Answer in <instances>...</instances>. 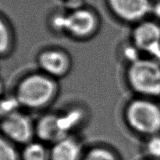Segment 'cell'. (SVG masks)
<instances>
[{
    "instance_id": "obj_1",
    "label": "cell",
    "mask_w": 160,
    "mask_h": 160,
    "mask_svg": "<svg viewBox=\"0 0 160 160\" xmlns=\"http://www.w3.org/2000/svg\"><path fill=\"white\" fill-rule=\"evenodd\" d=\"M59 93L58 80L38 70L22 78L17 84L14 95L20 107L32 111H41L51 106Z\"/></svg>"
},
{
    "instance_id": "obj_2",
    "label": "cell",
    "mask_w": 160,
    "mask_h": 160,
    "mask_svg": "<svg viewBox=\"0 0 160 160\" xmlns=\"http://www.w3.org/2000/svg\"><path fill=\"white\" fill-rule=\"evenodd\" d=\"M123 120L134 134L144 138L160 134V103L158 99L136 96L123 109Z\"/></svg>"
},
{
    "instance_id": "obj_3",
    "label": "cell",
    "mask_w": 160,
    "mask_h": 160,
    "mask_svg": "<svg viewBox=\"0 0 160 160\" xmlns=\"http://www.w3.org/2000/svg\"><path fill=\"white\" fill-rule=\"evenodd\" d=\"M125 78L136 96L160 98V63L157 61L143 56L127 66Z\"/></svg>"
},
{
    "instance_id": "obj_4",
    "label": "cell",
    "mask_w": 160,
    "mask_h": 160,
    "mask_svg": "<svg viewBox=\"0 0 160 160\" xmlns=\"http://www.w3.org/2000/svg\"><path fill=\"white\" fill-rule=\"evenodd\" d=\"M101 21L95 11L85 7L67 11L65 35L76 41L90 40L96 35Z\"/></svg>"
},
{
    "instance_id": "obj_5",
    "label": "cell",
    "mask_w": 160,
    "mask_h": 160,
    "mask_svg": "<svg viewBox=\"0 0 160 160\" xmlns=\"http://www.w3.org/2000/svg\"><path fill=\"white\" fill-rule=\"evenodd\" d=\"M131 42L146 57L160 63V23L146 19L133 27Z\"/></svg>"
},
{
    "instance_id": "obj_6",
    "label": "cell",
    "mask_w": 160,
    "mask_h": 160,
    "mask_svg": "<svg viewBox=\"0 0 160 160\" xmlns=\"http://www.w3.org/2000/svg\"><path fill=\"white\" fill-rule=\"evenodd\" d=\"M39 71L56 80L65 78L73 67V59L67 51L59 47L41 50L36 57Z\"/></svg>"
},
{
    "instance_id": "obj_7",
    "label": "cell",
    "mask_w": 160,
    "mask_h": 160,
    "mask_svg": "<svg viewBox=\"0 0 160 160\" xmlns=\"http://www.w3.org/2000/svg\"><path fill=\"white\" fill-rule=\"evenodd\" d=\"M5 138L16 145H25L35 139V121L20 110L1 120Z\"/></svg>"
},
{
    "instance_id": "obj_8",
    "label": "cell",
    "mask_w": 160,
    "mask_h": 160,
    "mask_svg": "<svg viewBox=\"0 0 160 160\" xmlns=\"http://www.w3.org/2000/svg\"><path fill=\"white\" fill-rule=\"evenodd\" d=\"M112 13L120 21L134 25L150 17L151 0H107Z\"/></svg>"
},
{
    "instance_id": "obj_9",
    "label": "cell",
    "mask_w": 160,
    "mask_h": 160,
    "mask_svg": "<svg viewBox=\"0 0 160 160\" xmlns=\"http://www.w3.org/2000/svg\"><path fill=\"white\" fill-rule=\"evenodd\" d=\"M86 148L81 138L67 136L49 146V160H83Z\"/></svg>"
},
{
    "instance_id": "obj_10",
    "label": "cell",
    "mask_w": 160,
    "mask_h": 160,
    "mask_svg": "<svg viewBox=\"0 0 160 160\" xmlns=\"http://www.w3.org/2000/svg\"><path fill=\"white\" fill-rule=\"evenodd\" d=\"M58 123L66 137L75 135L88 119V112L83 106L75 105L56 111Z\"/></svg>"
},
{
    "instance_id": "obj_11",
    "label": "cell",
    "mask_w": 160,
    "mask_h": 160,
    "mask_svg": "<svg viewBox=\"0 0 160 160\" xmlns=\"http://www.w3.org/2000/svg\"><path fill=\"white\" fill-rule=\"evenodd\" d=\"M66 138L59 128L56 112H47L35 120V139L52 145Z\"/></svg>"
},
{
    "instance_id": "obj_12",
    "label": "cell",
    "mask_w": 160,
    "mask_h": 160,
    "mask_svg": "<svg viewBox=\"0 0 160 160\" xmlns=\"http://www.w3.org/2000/svg\"><path fill=\"white\" fill-rule=\"evenodd\" d=\"M20 160H49V145L34 139L23 145Z\"/></svg>"
},
{
    "instance_id": "obj_13",
    "label": "cell",
    "mask_w": 160,
    "mask_h": 160,
    "mask_svg": "<svg viewBox=\"0 0 160 160\" xmlns=\"http://www.w3.org/2000/svg\"><path fill=\"white\" fill-rule=\"evenodd\" d=\"M83 160H122V158L108 145H95L86 148Z\"/></svg>"
},
{
    "instance_id": "obj_14",
    "label": "cell",
    "mask_w": 160,
    "mask_h": 160,
    "mask_svg": "<svg viewBox=\"0 0 160 160\" xmlns=\"http://www.w3.org/2000/svg\"><path fill=\"white\" fill-rule=\"evenodd\" d=\"M119 52L120 58L126 66L138 60L144 56L140 50L131 42V40L129 42L122 44Z\"/></svg>"
},
{
    "instance_id": "obj_15",
    "label": "cell",
    "mask_w": 160,
    "mask_h": 160,
    "mask_svg": "<svg viewBox=\"0 0 160 160\" xmlns=\"http://www.w3.org/2000/svg\"><path fill=\"white\" fill-rule=\"evenodd\" d=\"M143 152L147 159H160V134L145 138Z\"/></svg>"
},
{
    "instance_id": "obj_16",
    "label": "cell",
    "mask_w": 160,
    "mask_h": 160,
    "mask_svg": "<svg viewBox=\"0 0 160 160\" xmlns=\"http://www.w3.org/2000/svg\"><path fill=\"white\" fill-rule=\"evenodd\" d=\"M12 46V34L9 25L0 17V55L9 52Z\"/></svg>"
},
{
    "instance_id": "obj_17",
    "label": "cell",
    "mask_w": 160,
    "mask_h": 160,
    "mask_svg": "<svg viewBox=\"0 0 160 160\" xmlns=\"http://www.w3.org/2000/svg\"><path fill=\"white\" fill-rule=\"evenodd\" d=\"M14 145L6 138L0 136V160H20V152Z\"/></svg>"
},
{
    "instance_id": "obj_18",
    "label": "cell",
    "mask_w": 160,
    "mask_h": 160,
    "mask_svg": "<svg viewBox=\"0 0 160 160\" xmlns=\"http://www.w3.org/2000/svg\"><path fill=\"white\" fill-rule=\"evenodd\" d=\"M20 106L15 95L1 98L0 97V120L19 110Z\"/></svg>"
},
{
    "instance_id": "obj_19",
    "label": "cell",
    "mask_w": 160,
    "mask_h": 160,
    "mask_svg": "<svg viewBox=\"0 0 160 160\" xmlns=\"http://www.w3.org/2000/svg\"><path fill=\"white\" fill-rule=\"evenodd\" d=\"M67 11L56 12L51 15L48 20V27L52 32L59 35H65Z\"/></svg>"
},
{
    "instance_id": "obj_20",
    "label": "cell",
    "mask_w": 160,
    "mask_h": 160,
    "mask_svg": "<svg viewBox=\"0 0 160 160\" xmlns=\"http://www.w3.org/2000/svg\"><path fill=\"white\" fill-rule=\"evenodd\" d=\"M150 17H152L153 20L160 23V0H158L156 2H152Z\"/></svg>"
},
{
    "instance_id": "obj_21",
    "label": "cell",
    "mask_w": 160,
    "mask_h": 160,
    "mask_svg": "<svg viewBox=\"0 0 160 160\" xmlns=\"http://www.w3.org/2000/svg\"><path fill=\"white\" fill-rule=\"evenodd\" d=\"M3 92V84L2 82V81L0 80V97H1L2 93Z\"/></svg>"
},
{
    "instance_id": "obj_22",
    "label": "cell",
    "mask_w": 160,
    "mask_h": 160,
    "mask_svg": "<svg viewBox=\"0 0 160 160\" xmlns=\"http://www.w3.org/2000/svg\"><path fill=\"white\" fill-rule=\"evenodd\" d=\"M146 160H160V159H146Z\"/></svg>"
}]
</instances>
